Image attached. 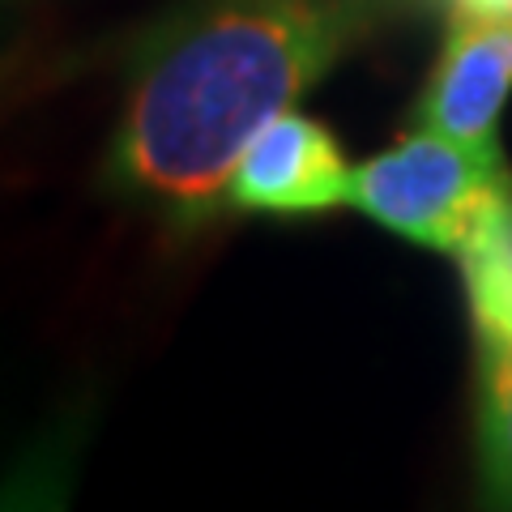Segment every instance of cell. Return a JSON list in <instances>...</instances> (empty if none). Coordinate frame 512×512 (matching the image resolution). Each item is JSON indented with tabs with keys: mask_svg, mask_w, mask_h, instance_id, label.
Masks as SVG:
<instances>
[{
	"mask_svg": "<svg viewBox=\"0 0 512 512\" xmlns=\"http://www.w3.org/2000/svg\"><path fill=\"white\" fill-rule=\"evenodd\" d=\"M367 22L363 0H188L133 47L103 192L175 235L210 227L235 163Z\"/></svg>",
	"mask_w": 512,
	"mask_h": 512,
	"instance_id": "6da1fadb",
	"label": "cell"
},
{
	"mask_svg": "<svg viewBox=\"0 0 512 512\" xmlns=\"http://www.w3.org/2000/svg\"><path fill=\"white\" fill-rule=\"evenodd\" d=\"M508 184L504 158L419 128L350 171L346 205L410 244L457 256Z\"/></svg>",
	"mask_w": 512,
	"mask_h": 512,
	"instance_id": "7a4b0ae2",
	"label": "cell"
},
{
	"mask_svg": "<svg viewBox=\"0 0 512 512\" xmlns=\"http://www.w3.org/2000/svg\"><path fill=\"white\" fill-rule=\"evenodd\" d=\"M350 197V167L338 137L299 111L269 120L231 171L227 205L239 214L308 218L329 214Z\"/></svg>",
	"mask_w": 512,
	"mask_h": 512,
	"instance_id": "3957f363",
	"label": "cell"
},
{
	"mask_svg": "<svg viewBox=\"0 0 512 512\" xmlns=\"http://www.w3.org/2000/svg\"><path fill=\"white\" fill-rule=\"evenodd\" d=\"M512 94V18L453 13L444 52L419 99V124L500 158L495 120Z\"/></svg>",
	"mask_w": 512,
	"mask_h": 512,
	"instance_id": "277c9868",
	"label": "cell"
},
{
	"mask_svg": "<svg viewBox=\"0 0 512 512\" xmlns=\"http://www.w3.org/2000/svg\"><path fill=\"white\" fill-rule=\"evenodd\" d=\"M474 333H512V184L457 252Z\"/></svg>",
	"mask_w": 512,
	"mask_h": 512,
	"instance_id": "5b68a950",
	"label": "cell"
},
{
	"mask_svg": "<svg viewBox=\"0 0 512 512\" xmlns=\"http://www.w3.org/2000/svg\"><path fill=\"white\" fill-rule=\"evenodd\" d=\"M478 466L500 504H512V333H478Z\"/></svg>",
	"mask_w": 512,
	"mask_h": 512,
	"instance_id": "8992f818",
	"label": "cell"
},
{
	"mask_svg": "<svg viewBox=\"0 0 512 512\" xmlns=\"http://www.w3.org/2000/svg\"><path fill=\"white\" fill-rule=\"evenodd\" d=\"M73 457H77V427H56L47 440H39L26 453V461L9 470V478L0 483V504H35L30 495H43V504L56 491H69L73 478Z\"/></svg>",
	"mask_w": 512,
	"mask_h": 512,
	"instance_id": "52a82bcc",
	"label": "cell"
},
{
	"mask_svg": "<svg viewBox=\"0 0 512 512\" xmlns=\"http://www.w3.org/2000/svg\"><path fill=\"white\" fill-rule=\"evenodd\" d=\"M453 13H504L512 18V0H453Z\"/></svg>",
	"mask_w": 512,
	"mask_h": 512,
	"instance_id": "ba28073f",
	"label": "cell"
}]
</instances>
